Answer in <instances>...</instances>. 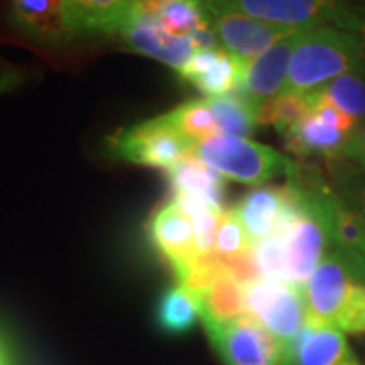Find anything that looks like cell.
I'll return each instance as SVG.
<instances>
[{
    "instance_id": "cell-39",
    "label": "cell",
    "mask_w": 365,
    "mask_h": 365,
    "mask_svg": "<svg viewBox=\"0 0 365 365\" xmlns=\"http://www.w3.org/2000/svg\"><path fill=\"white\" fill-rule=\"evenodd\" d=\"M281 365H291V364H289V362H287V360H284V362H282Z\"/></svg>"
},
{
    "instance_id": "cell-13",
    "label": "cell",
    "mask_w": 365,
    "mask_h": 365,
    "mask_svg": "<svg viewBox=\"0 0 365 365\" xmlns=\"http://www.w3.org/2000/svg\"><path fill=\"white\" fill-rule=\"evenodd\" d=\"M303 31L304 29L287 36L286 39L274 44L261 56L249 61L245 78L237 93H240L252 107L259 108V105L262 102L276 97L282 91V86H284L287 78V71H289L291 56H293L294 48Z\"/></svg>"
},
{
    "instance_id": "cell-36",
    "label": "cell",
    "mask_w": 365,
    "mask_h": 365,
    "mask_svg": "<svg viewBox=\"0 0 365 365\" xmlns=\"http://www.w3.org/2000/svg\"><path fill=\"white\" fill-rule=\"evenodd\" d=\"M0 365H11V360H9V354L4 346L2 340H0Z\"/></svg>"
},
{
    "instance_id": "cell-22",
    "label": "cell",
    "mask_w": 365,
    "mask_h": 365,
    "mask_svg": "<svg viewBox=\"0 0 365 365\" xmlns=\"http://www.w3.org/2000/svg\"><path fill=\"white\" fill-rule=\"evenodd\" d=\"M213 115L217 118V125L220 135L240 137L247 139L252 134L257 122V108L252 107L240 93L223 95V97L207 98Z\"/></svg>"
},
{
    "instance_id": "cell-8",
    "label": "cell",
    "mask_w": 365,
    "mask_h": 365,
    "mask_svg": "<svg viewBox=\"0 0 365 365\" xmlns=\"http://www.w3.org/2000/svg\"><path fill=\"white\" fill-rule=\"evenodd\" d=\"M120 19L140 22L178 38L193 39L200 49L220 46L208 22L205 0H127Z\"/></svg>"
},
{
    "instance_id": "cell-5",
    "label": "cell",
    "mask_w": 365,
    "mask_h": 365,
    "mask_svg": "<svg viewBox=\"0 0 365 365\" xmlns=\"http://www.w3.org/2000/svg\"><path fill=\"white\" fill-rule=\"evenodd\" d=\"M213 349L225 365H281L286 345L250 314L213 323L203 322Z\"/></svg>"
},
{
    "instance_id": "cell-7",
    "label": "cell",
    "mask_w": 365,
    "mask_h": 365,
    "mask_svg": "<svg viewBox=\"0 0 365 365\" xmlns=\"http://www.w3.org/2000/svg\"><path fill=\"white\" fill-rule=\"evenodd\" d=\"M245 312L286 346L308 327L303 287L261 277L245 287Z\"/></svg>"
},
{
    "instance_id": "cell-38",
    "label": "cell",
    "mask_w": 365,
    "mask_h": 365,
    "mask_svg": "<svg viewBox=\"0 0 365 365\" xmlns=\"http://www.w3.org/2000/svg\"><path fill=\"white\" fill-rule=\"evenodd\" d=\"M350 2H365V0H350Z\"/></svg>"
},
{
    "instance_id": "cell-11",
    "label": "cell",
    "mask_w": 365,
    "mask_h": 365,
    "mask_svg": "<svg viewBox=\"0 0 365 365\" xmlns=\"http://www.w3.org/2000/svg\"><path fill=\"white\" fill-rule=\"evenodd\" d=\"M232 7L266 22L289 27L333 24L346 0H225Z\"/></svg>"
},
{
    "instance_id": "cell-2",
    "label": "cell",
    "mask_w": 365,
    "mask_h": 365,
    "mask_svg": "<svg viewBox=\"0 0 365 365\" xmlns=\"http://www.w3.org/2000/svg\"><path fill=\"white\" fill-rule=\"evenodd\" d=\"M191 156L227 180L255 188L279 176L291 180L299 173L298 164L282 156L279 150L240 137H208L195 144Z\"/></svg>"
},
{
    "instance_id": "cell-1",
    "label": "cell",
    "mask_w": 365,
    "mask_h": 365,
    "mask_svg": "<svg viewBox=\"0 0 365 365\" xmlns=\"http://www.w3.org/2000/svg\"><path fill=\"white\" fill-rule=\"evenodd\" d=\"M349 73L365 75V51L357 38L331 24L308 27L291 56L281 93H309Z\"/></svg>"
},
{
    "instance_id": "cell-30",
    "label": "cell",
    "mask_w": 365,
    "mask_h": 365,
    "mask_svg": "<svg viewBox=\"0 0 365 365\" xmlns=\"http://www.w3.org/2000/svg\"><path fill=\"white\" fill-rule=\"evenodd\" d=\"M336 191L365 222V176L346 170H336Z\"/></svg>"
},
{
    "instance_id": "cell-26",
    "label": "cell",
    "mask_w": 365,
    "mask_h": 365,
    "mask_svg": "<svg viewBox=\"0 0 365 365\" xmlns=\"http://www.w3.org/2000/svg\"><path fill=\"white\" fill-rule=\"evenodd\" d=\"M175 202L188 213L193 223L196 247L200 254L213 252V245H215V235L218 222H220L222 213L220 210L210 207L208 203L200 202V200L188 198V196H173Z\"/></svg>"
},
{
    "instance_id": "cell-9",
    "label": "cell",
    "mask_w": 365,
    "mask_h": 365,
    "mask_svg": "<svg viewBox=\"0 0 365 365\" xmlns=\"http://www.w3.org/2000/svg\"><path fill=\"white\" fill-rule=\"evenodd\" d=\"M359 282L341 255L328 250L303 286L308 325L336 328Z\"/></svg>"
},
{
    "instance_id": "cell-23",
    "label": "cell",
    "mask_w": 365,
    "mask_h": 365,
    "mask_svg": "<svg viewBox=\"0 0 365 365\" xmlns=\"http://www.w3.org/2000/svg\"><path fill=\"white\" fill-rule=\"evenodd\" d=\"M313 112L312 93H279L257 108L259 124H271L284 135Z\"/></svg>"
},
{
    "instance_id": "cell-32",
    "label": "cell",
    "mask_w": 365,
    "mask_h": 365,
    "mask_svg": "<svg viewBox=\"0 0 365 365\" xmlns=\"http://www.w3.org/2000/svg\"><path fill=\"white\" fill-rule=\"evenodd\" d=\"M339 29L354 34L365 51V2H350L346 0L333 24Z\"/></svg>"
},
{
    "instance_id": "cell-12",
    "label": "cell",
    "mask_w": 365,
    "mask_h": 365,
    "mask_svg": "<svg viewBox=\"0 0 365 365\" xmlns=\"http://www.w3.org/2000/svg\"><path fill=\"white\" fill-rule=\"evenodd\" d=\"M304 196V195H303ZM287 272L291 284L303 287L330 245V239L319 218L304 202L301 215L296 218L284 237Z\"/></svg>"
},
{
    "instance_id": "cell-34",
    "label": "cell",
    "mask_w": 365,
    "mask_h": 365,
    "mask_svg": "<svg viewBox=\"0 0 365 365\" xmlns=\"http://www.w3.org/2000/svg\"><path fill=\"white\" fill-rule=\"evenodd\" d=\"M339 254L341 255L346 266H349L350 272L355 276V279L365 282V242L362 245H359V247Z\"/></svg>"
},
{
    "instance_id": "cell-10",
    "label": "cell",
    "mask_w": 365,
    "mask_h": 365,
    "mask_svg": "<svg viewBox=\"0 0 365 365\" xmlns=\"http://www.w3.org/2000/svg\"><path fill=\"white\" fill-rule=\"evenodd\" d=\"M247 66L249 61L218 46L196 51L178 73L208 98H215L239 91Z\"/></svg>"
},
{
    "instance_id": "cell-14",
    "label": "cell",
    "mask_w": 365,
    "mask_h": 365,
    "mask_svg": "<svg viewBox=\"0 0 365 365\" xmlns=\"http://www.w3.org/2000/svg\"><path fill=\"white\" fill-rule=\"evenodd\" d=\"M149 235L176 274L200 254L191 218L175 200L154 213L149 223Z\"/></svg>"
},
{
    "instance_id": "cell-35",
    "label": "cell",
    "mask_w": 365,
    "mask_h": 365,
    "mask_svg": "<svg viewBox=\"0 0 365 365\" xmlns=\"http://www.w3.org/2000/svg\"><path fill=\"white\" fill-rule=\"evenodd\" d=\"M24 81V73L6 61H0V93L16 90Z\"/></svg>"
},
{
    "instance_id": "cell-3",
    "label": "cell",
    "mask_w": 365,
    "mask_h": 365,
    "mask_svg": "<svg viewBox=\"0 0 365 365\" xmlns=\"http://www.w3.org/2000/svg\"><path fill=\"white\" fill-rule=\"evenodd\" d=\"M193 148L164 115L118 130L108 139V149L117 159L164 171L191 156Z\"/></svg>"
},
{
    "instance_id": "cell-15",
    "label": "cell",
    "mask_w": 365,
    "mask_h": 365,
    "mask_svg": "<svg viewBox=\"0 0 365 365\" xmlns=\"http://www.w3.org/2000/svg\"><path fill=\"white\" fill-rule=\"evenodd\" d=\"M7 22L17 33L39 43H66L65 0H9Z\"/></svg>"
},
{
    "instance_id": "cell-25",
    "label": "cell",
    "mask_w": 365,
    "mask_h": 365,
    "mask_svg": "<svg viewBox=\"0 0 365 365\" xmlns=\"http://www.w3.org/2000/svg\"><path fill=\"white\" fill-rule=\"evenodd\" d=\"M333 105L355 120H365V75L349 73L318 88Z\"/></svg>"
},
{
    "instance_id": "cell-37",
    "label": "cell",
    "mask_w": 365,
    "mask_h": 365,
    "mask_svg": "<svg viewBox=\"0 0 365 365\" xmlns=\"http://www.w3.org/2000/svg\"><path fill=\"white\" fill-rule=\"evenodd\" d=\"M340 365H360V364H359V360L354 357V355H350V357L345 359L344 362H341Z\"/></svg>"
},
{
    "instance_id": "cell-20",
    "label": "cell",
    "mask_w": 365,
    "mask_h": 365,
    "mask_svg": "<svg viewBox=\"0 0 365 365\" xmlns=\"http://www.w3.org/2000/svg\"><path fill=\"white\" fill-rule=\"evenodd\" d=\"M202 318L200 299L185 286L168 289L159 299L156 308V323L168 335H181L193 328Z\"/></svg>"
},
{
    "instance_id": "cell-29",
    "label": "cell",
    "mask_w": 365,
    "mask_h": 365,
    "mask_svg": "<svg viewBox=\"0 0 365 365\" xmlns=\"http://www.w3.org/2000/svg\"><path fill=\"white\" fill-rule=\"evenodd\" d=\"M218 257H220L222 261L223 271H225L235 282H239L244 289L262 277L257 262H255L254 247L235 255H227V257L218 255Z\"/></svg>"
},
{
    "instance_id": "cell-17",
    "label": "cell",
    "mask_w": 365,
    "mask_h": 365,
    "mask_svg": "<svg viewBox=\"0 0 365 365\" xmlns=\"http://www.w3.org/2000/svg\"><path fill=\"white\" fill-rule=\"evenodd\" d=\"M350 355L344 331L335 327L308 325L286 346L291 365H340Z\"/></svg>"
},
{
    "instance_id": "cell-27",
    "label": "cell",
    "mask_w": 365,
    "mask_h": 365,
    "mask_svg": "<svg viewBox=\"0 0 365 365\" xmlns=\"http://www.w3.org/2000/svg\"><path fill=\"white\" fill-rule=\"evenodd\" d=\"M254 257L262 277L272 281L289 282L284 237L271 235L254 245Z\"/></svg>"
},
{
    "instance_id": "cell-18",
    "label": "cell",
    "mask_w": 365,
    "mask_h": 365,
    "mask_svg": "<svg viewBox=\"0 0 365 365\" xmlns=\"http://www.w3.org/2000/svg\"><path fill=\"white\" fill-rule=\"evenodd\" d=\"M173 196H188L225 212V178L193 156H188L166 171Z\"/></svg>"
},
{
    "instance_id": "cell-19",
    "label": "cell",
    "mask_w": 365,
    "mask_h": 365,
    "mask_svg": "<svg viewBox=\"0 0 365 365\" xmlns=\"http://www.w3.org/2000/svg\"><path fill=\"white\" fill-rule=\"evenodd\" d=\"M125 4L127 0H65L71 39L93 33L113 34Z\"/></svg>"
},
{
    "instance_id": "cell-21",
    "label": "cell",
    "mask_w": 365,
    "mask_h": 365,
    "mask_svg": "<svg viewBox=\"0 0 365 365\" xmlns=\"http://www.w3.org/2000/svg\"><path fill=\"white\" fill-rule=\"evenodd\" d=\"M202 322L223 323L245 314V289L228 274L218 277L198 296Z\"/></svg>"
},
{
    "instance_id": "cell-16",
    "label": "cell",
    "mask_w": 365,
    "mask_h": 365,
    "mask_svg": "<svg viewBox=\"0 0 365 365\" xmlns=\"http://www.w3.org/2000/svg\"><path fill=\"white\" fill-rule=\"evenodd\" d=\"M113 34L124 41L130 51L158 59L176 71H180L193 54L200 51V46L193 39L161 33L154 27L129 19L118 21Z\"/></svg>"
},
{
    "instance_id": "cell-33",
    "label": "cell",
    "mask_w": 365,
    "mask_h": 365,
    "mask_svg": "<svg viewBox=\"0 0 365 365\" xmlns=\"http://www.w3.org/2000/svg\"><path fill=\"white\" fill-rule=\"evenodd\" d=\"M341 158L365 170V122L359 124L357 129L349 137L344 150H341Z\"/></svg>"
},
{
    "instance_id": "cell-4",
    "label": "cell",
    "mask_w": 365,
    "mask_h": 365,
    "mask_svg": "<svg viewBox=\"0 0 365 365\" xmlns=\"http://www.w3.org/2000/svg\"><path fill=\"white\" fill-rule=\"evenodd\" d=\"M205 9L220 48L245 61H252L287 36L307 29L255 19L225 0H205Z\"/></svg>"
},
{
    "instance_id": "cell-31",
    "label": "cell",
    "mask_w": 365,
    "mask_h": 365,
    "mask_svg": "<svg viewBox=\"0 0 365 365\" xmlns=\"http://www.w3.org/2000/svg\"><path fill=\"white\" fill-rule=\"evenodd\" d=\"M336 328L346 333H365V282H359Z\"/></svg>"
},
{
    "instance_id": "cell-6",
    "label": "cell",
    "mask_w": 365,
    "mask_h": 365,
    "mask_svg": "<svg viewBox=\"0 0 365 365\" xmlns=\"http://www.w3.org/2000/svg\"><path fill=\"white\" fill-rule=\"evenodd\" d=\"M309 93L313 97V112L282 135L286 148L299 158L323 156L336 161L359 122L333 105L319 90Z\"/></svg>"
},
{
    "instance_id": "cell-28",
    "label": "cell",
    "mask_w": 365,
    "mask_h": 365,
    "mask_svg": "<svg viewBox=\"0 0 365 365\" xmlns=\"http://www.w3.org/2000/svg\"><path fill=\"white\" fill-rule=\"evenodd\" d=\"M252 247L254 244L250 242L247 230H245L244 223L237 215L235 210H225L222 213L220 222H218L213 252L222 255V257H227V255L240 254Z\"/></svg>"
},
{
    "instance_id": "cell-24",
    "label": "cell",
    "mask_w": 365,
    "mask_h": 365,
    "mask_svg": "<svg viewBox=\"0 0 365 365\" xmlns=\"http://www.w3.org/2000/svg\"><path fill=\"white\" fill-rule=\"evenodd\" d=\"M164 118L193 145L208 137L220 135L217 118L210 108L208 100H191L182 103L175 110L164 113Z\"/></svg>"
}]
</instances>
